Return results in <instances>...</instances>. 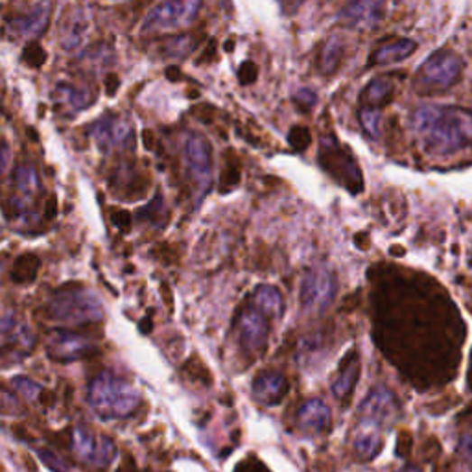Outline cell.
<instances>
[{
  "label": "cell",
  "mask_w": 472,
  "mask_h": 472,
  "mask_svg": "<svg viewBox=\"0 0 472 472\" xmlns=\"http://www.w3.org/2000/svg\"><path fill=\"white\" fill-rule=\"evenodd\" d=\"M95 351L93 343L70 330H54L47 339V353L56 362H72L89 356Z\"/></svg>",
  "instance_id": "12"
},
{
  "label": "cell",
  "mask_w": 472,
  "mask_h": 472,
  "mask_svg": "<svg viewBox=\"0 0 472 472\" xmlns=\"http://www.w3.org/2000/svg\"><path fill=\"white\" fill-rule=\"evenodd\" d=\"M459 454H461L463 459L472 463V434L461 438V441H459Z\"/></svg>",
  "instance_id": "42"
},
{
  "label": "cell",
  "mask_w": 472,
  "mask_h": 472,
  "mask_svg": "<svg viewBox=\"0 0 472 472\" xmlns=\"http://www.w3.org/2000/svg\"><path fill=\"white\" fill-rule=\"evenodd\" d=\"M310 141H312V135L307 125H293L288 134V144L295 152H305L310 146Z\"/></svg>",
  "instance_id": "34"
},
{
  "label": "cell",
  "mask_w": 472,
  "mask_h": 472,
  "mask_svg": "<svg viewBox=\"0 0 472 472\" xmlns=\"http://www.w3.org/2000/svg\"><path fill=\"white\" fill-rule=\"evenodd\" d=\"M399 415V404L395 395L384 388V385H376L369 392L366 401L360 406V422H369L375 426L388 424Z\"/></svg>",
  "instance_id": "11"
},
{
  "label": "cell",
  "mask_w": 472,
  "mask_h": 472,
  "mask_svg": "<svg viewBox=\"0 0 472 472\" xmlns=\"http://www.w3.org/2000/svg\"><path fill=\"white\" fill-rule=\"evenodd\" d=\"M111 222L115 227H118L122 233H127L132 227V214L127 210H116L111 208Z\"/></svg>",
  "instance_id": "39"
},
{
  "label": "cell",
  "mask_w": 472,
  "mask_h": 472,
  "mask_svg": "<svg viewBox=\"0 0 472 472\" xmlns=\"http://www.w3.org/2000/svg\"><path fill=\"white\" fill-rule=\"evenodd\" d=\"M226 51H227V52H231V51H233V42H231V41H229L227 45H226Z\"/></svg>",
  "instance_id": "50"
},
{
  "label": "cell",
  "mask_w": 472,
  "mask_h": 472,
  "mask_svg": "<svg viewBox=\"0 0 472 472\" xmlns=\"http://www.w3.org/2000/svg\"><path fill=\"white\" fill-rule=\"evenodd\" d=\"M72 452L85 463L95 467H107L115 456L116 449L107 438H98L83 428H74L72 434Z\"/></svg>",
  "instance_id": "10"
},
{
  "label": "cell",
  "mask_w": 472,
  "mask_h": 472,
  "mask_svg": "<svg viewBox=\"0 0 472 472\" xmlns=\"http://www.w3.org/2000/svg\"><path fill=\"white\" fill-rule=\"evenodd\" d=\"M49 19H51V8L45 5H39L14 17H6V24L17 37L28 39V37H37L45 32L49 26Z\"/></svg>",
  "instance_id": "18"
},
{
  "label": "cell",
  "mask_w": 472,
  "mask_h": 472,
  "mask_svg": "<svg viewBox=\"0 0 472 472\" xmlns=\"http://www.w3.org/2000/svg\"><path fill=\"white\" fill-rule=\"evenodd\" d=\"M412 130L434 155H452L472 146V111L456 106H421L412 113Z\"/></svg>",
  "instance_id": "1"
},
{
  "label": "cell",
  "mask_w": 472,
  "mask_h": 472,
  "mask_svg": "<svg viewBox=\"0 0 472 472\" xmlns=\"http://www.w3.org/2000/svg\"><path fill=\"white\" fill-rule=\"evenodd\" d=\"M137 220L143 224H148L155 229H164L168 220H170V212L164 203V196L161 192L155 194V198L143 208L137 210Z\"/></svg>",
  "instance_id": "27"
},
{
  "label": "cell",
  "mask_w": 472,
  "mask_h": 472,
  "mask_svg": "<svg viewBox=\"0 0 472 472\" xmlns=\"http://www.w3.org/2000/svg\"><path fill=\"white\" fill-rule=\"evenodd\" d=\"M23 61L32 69H39L47 61V54L37 45V42H30V45H26V49L23 51Z\"/></svg>",
  "instance_id": "36"
},
{
  "label": "cell",
  "mask_w": 472,
  "mask_h": 472,
  "mask_svg": "<svg viewBox=\"0 0 472 472\" xmlns=\"http://www.w3.org/2000/svg\"><path fill=\"white\" fill-rule=\"evenodd\" d=\"M143 139H144V146H146V150H153V148H155V137H153V132L144 130V132H143Z\"/></svg>",
  "instance_id": "46"
},
{
  "label": "cell",
  "mask_w": 472,
  "mask_h": 472,
  "mask_svg": "<svg viewBox=\"0 0 472 472\" xmlns=\"http://www.w3.org/2000/svg\"><path fill=\"white\" fill-rule=\"evenodd\" d=\"M89 135L104 153L135 148V127L122 115L107 113L91 124Z\"/></svg>",
  "instance_id": "7"
},
{
  "label": "cell",
  "mask_w": 472,
  "mask_h": 472,
  "mask_svg": "<svg viewBox=\"0 0 472 472\" xmlns=\"http://www.w3.org/2000/svg\"><path fill=\"white\" fill-rule=\"evenodd\" d=\"M89 28H91V24H89L88 14H85L83 10L74 12L72 17L67 21V24L63 28V33H61V47H63V51L76 52L85 42V37H88Z\"/></svg>",
  "instance_id": "22"
},
{
  "label": "cell",
  "mask_w": 472,
  "mask_h": 472,
  "mask_svg": "<svg viewBox=\"0 0 472 472\" xmlns=\"http://www.w3.org/2000/svg\"><path fill=\"white\" fill-rule=\"evenodd\" d=\"M201 0H162L155 6L143 24V33L155 35L181 30L196 19Z\"/></svg>",
  "instance_id": "6"
},
{
  "label": "cell",
  "mask_w": 472,
  "mask_h": 472,
  "mask_svg": "<svg viewBox=\"0 0 472 472\" xmlns=\"http://www.w3.org/2000/svg\"><path fill=\"white\" fill-rule=\"evenodd\" d=\"M88 401L100 419L113 421L132 415L141 403V395L130 382L104 371L91 382Z\"/></svg>",
  "instance_id": "2"
},
{
  "label": "cell",
  "mask_w": 472,
  "mask_h": 472,
  "mask_svg": "<svg viewBox=\"0 0 472 472\" xmlns=\"http://www.w3.org/2000/svg\"><path fill=\"white\" fill-rule=\"evenodd\" d=\"M467 384H468V390L472 392V351H470V362H468V371H467Z\"/></svg>",
  "instance_id": "48"
},
{
  "label": "cell",
  "mask_w": 472,
  "mask_h": 472,
  "mask_svg": "<svg viewBox=\"0 0 472 472\" xmlns=\"http://www.w3.org/2000/svg\"><path fill=\"white\" fill-rule=\"evenodd\" d=\"M253 303L261 312L273 316V318H281L284 312V301H282L281 292L268 284H263L255 290Z\"/></svg>",
  "instance_id": "25"
},
{
  "label": "cell",
  "mask_w": 472,
  "mask_h": 472,
  "mask_svg": "<svg viewBox=\"0 0 472 472\" xmlns=\"http://www.w3.org/2000/svg\"><path fill=\"white\" fill-rule=\"evenodd\" d=\"M393 89L395 88H393V83L390 79L376 78L364 89L360 100H362L364 107H376V109H380L384 104L392 102Z\"/></svg>",
  "instance_id": "26"
},
{
  "label": "cell",
  "mask_w": 472,
  "mask_h": 472,
  "mask_svg": "<svg viewBox=\"0 0 472 472\" xmlns=\"http://www.w3.org/2000/svg\"><path fill=\"white\" fill-rule=\"evenodd\" d=\"M49 314L60 323H95L104 319V305L95 292L78 284H69L52 295Z\"/></svg>",
  "instance_id": "3"
},
{
  "label": "cell",
  "mask_w": 472,
  "mask_h": 472,
  "mask_svg": "<svg viewBox=\"0 0 472 472\" xmlns=\"http://www.w3.org/2000/svg\"><path fill=\"white\" fill-rule=\"evenodd\" d=\"M415 51H417V42L413 39L388 41L373 52V56L367 60V67H385V65L401 63L406 58H410Z\"/></svg>",
  "instance_id": "20"
},
{
  "label": "cell",
  "mask_w": 472,
  "mask_h": 472,
  "mask_svg": "<svg viewBox=\"0 0 472 472\" xmlns=\"http://www.w3.org/2000/svg\"><path fill=\"white\" fill-rule=\"evenodd\" d=\"M256 78H259V69H256V65L253 61H244L242 67L238 69V79L242 85H249L253 81H256Z\"/></svg>",
  "instance_id": "40"
},
{
  "label": "cell",
  "mask_w": 472,
  "mask_h": 472,
  "mask_svg": "<svg viewBox=\"0 0 472 472\" xmlns=\"http://www.w3.org/2000/svg\"><path fill=\"white\" fill-rule=\"evenodd\" d=\"M397 472H421V470L417 467H404V468H401Z\"/></svg>",
  "instance_id": "49"
},
{
  "label": "cell",
  "mask_w": 472,
  "mask_h": 472,
  "mask_svg": "<svg viewBox=\"0 0 472 472\" xmlns=\"http://www.w3.org/2000/svg\"><path fill=\"white\" fill-rule=\"evenodd\" d=\"M382 450V436L380 426L369 422H358L356 436H355V452L362 461H369L376 458Z\"/></svg>",
  "instance_id": "23"
},
{
  "label": "cell",
  "mask_w": 472,
  "mask_h": 472,
  "mask_svg": "<svg viewBox=\"0 0 472 472\" xmlns=\"http://www.w3.org/2000/svg\"><path fill=\"white\" fill-rule=\"evenodd\" d=\"M37 456L52 472H69V465L63 459H60L56 454H52L51 450H37Z\"/></svg>",
  "instance_id": "38"
},
{
  "label": "cell",
  "mask_w": 472,
  "mask_h": 472,
  "mask_svg": "<svg viewBox=\"0 0 472 472\" xmlns=\"http://www.w3.org/2000/svg\"><path fill=\"white\" fill-rule=\"evenodd\" d=\"M461 74L463 60L450 51H440L421 65L413 88L419 95L443 93L459 81Z\"/></svg>",
  "instance_id": "4"
},
{
  "label": "cell",
  "mask_w": 472,
  "mask_h": 472,
  "mask_svg": "<svg viewBox=\"0 0 472 472\" xmlns=\"http://www.w3.org/2000/svg\"><path fill=\"white\" fill-rule=\"evenodd\" d=\"M52 97L58 107L67 109L69 115L81 113L97 102V93L93 89L79 88V85H74L70 81H60L52 91Z\"/></svg>",
  "instance_id": "17"
},
{
  "label": "cell",
  "mask_w": 472,
  "mask_h": 472,
  "mask_svg": "<svg viewBox=\"0 0 472 472\" xmlns=\"http://www.w3.org/2000/svg\"><path fill=\"white\" fill-rule=\"evenodd\" d=\"M284 393H286V380L281 373H275V371L261 375L253 384L255 399L268 406H273L279 401H282Z\"/></svg>",
  "instance_id": "21"
},
{
  "label": "cell",
  "mask_w": 472,
  "mask_h": 472,
  "mask_svg": "<svg viewBox=\"0 0 472 472\" xmlns=\"http://www.w3.org/2000/svg\"><path fill=\"white\" fill-rule=\"evenodd\" d=\"M150 180H146L132 162H122L115 168L109 178V187L116 196L125 198L127 201L143 198L148 190Z\"/></svg>",
  "instance_id": "15"
},
{
  "label": "cell",
  "mask_w": 472,
  "mask_h": 472,
  "mask_svg": "<svg viewBox=\"0 0 472 472\" xmlns=\"http://www.w3.org/2000/svg\"><path fill=\"white\" fill-rule=\"evenodd\" d=\"M181 76H183V74H181V70H180L178 67H168V70H166V78H168V79L178 81Z\"/></svg>",
  "instance_id": "47"
},
{
  "label": "cell",
  "mask_w": 472,
  "mask_h": 472,
  "mask_svg": "<svg viewBox=\"0 0 472 472\" xmlns=\"http://www.w3.org/2000/svg\"><path fill=\"white\" fill-rule=\"evenodd\" d=\"M319 164L330 178L346 187L351 194L364 190V178L360 166L347 146L339 144L334 135H325L319 146Z\"/></svg>",
  "instance_id": "5"
},
{
  "label": "cell",
  "mask_w": 472,
  "mask_h": 472,
  "mask_svg": "<svg viewBox=\"0 0 472 472\" xmlns=\"http://www.w3.org/2000/svg\"><path fill=\"white\" fill-rule=\"evenodd\" d=\"M10 346H14V349L5 356L12 355L14 360H21L32 351L33 338L30 329L23 323H17L15 316L10 310H6L3 316V349L6 351Z\"/></svg>",
  "instance_id": "16"
},
{
  "label": "cell",
  "mask_w": 472,
  "mask_h": 472,
  "mask_svg": "<svg viewBox=\"0 0 472 472\" xmlns=\"http://www.w3.org/2000/svg\"><path fill=\"white\" fill-rule=\"evenodd\" d=\"M14 183H15L19 192H23L26 196H32L39 189V176H37V171L33 170V166L21 164V166L15 168Z\"/></svg>",
  "instance_id": "30"
},
{
  "label": "cell",
  "mask_w": 472,
  "mask_h": 472,
  "mask_svg": "<svg viewBox=\"0 0 472 472\" xmlns=\"http://www.w3.org/2000/svg\"><path fill=\"white\" fill-rule=\"evenodd\" d=\"M360 124L369 139L376 141L382 135V113L376 107H362L358 113Z\"/></svg>",
  "instance_id": "32"
},
{
  "label": "cell",
  "mask_w": 472,
  "mask_h": 472,
  "mask_svg": "<svg viewBox=\"0 0 472 472\" xmlns=\"http://www.w3.org/2000/svg\"><path fill=\"white\" fill-rule=\"evenodd\" d=\"M118 88H120L118 76H116V74H107V76H106V95L113 98V97L116 95Z\"/></svg>",
  "instance_id": "43"
},
{
  "label": "cell",
  "mask_w": 472,
  "mask_h": 472,
  "mask_svg": "<svg viewBox=\"0 0 472 472\" xmlns=\"http://www.w3.org/2000/svg\"><path fill=\"white\" fill-rule=\"evenodd\" d=\"M360 373V362L356 353H349V356L343 360V367L341 373L338 375V378L332 384V393L336 399L339 401H346L349 397V393L353 392L356 378Z\"/></svg>",
  "instance_id": "24"
},
{
  "label": "cell",
  "mask_w": 472,
  "mask_h": 472,
  "mask_svg": "<svg viewBox=\"0 0 472 472\" xmlns=\"http://www.w3.org/2000/svg\"><path fill=\"white\" fill-rule=\"evenodd\" d=\"M341 56H343V42L339 37H330L321 52H319V58H318V69L321 74L325 76H330L338 70L339 67V61H341Z\"/></svg>",
  "instance_id": "28"
},
{
  "label": "cell",
  "mask_w": 472,
  "mask_h": 472,
  "mask_svg": "<svg viewBox=\"0 0 472 472\" xmlns=\"http://www.w3.org/2000/svg\"><path fill=\"white\" fill-rule=\"evenodd\" d=\"M10 146L6 141H3V171H8L10 168Z\"/></svg>",
  "instance_id": "45"
},
{
  "label": "cell",
  "mask_w": 472,
  "mask_h": 472,
  "mask_svg": "<svg viewBox=\"0 0 472 472\" xmlns=\"http://www.w3.org/2000/svg\"><path fill=\"white\" fill-rule=\"evenodd\" d=\"M240 174H242V170H240V164L238 161L229 155L227 161H226V166H224V176L220 180V190L222 192H231L235 187H238L240 183Z\"/></svg>",
  "instance_id": "33"
},
{
  "label": "cell",
  "mask_w": 472,
  "mask_h": 472,
  "mask_svg": "<svg viewBox=\"0 0 472 472\" xmlns=\"http://www.w3.org/2000/svg\"><path fill=\"white\" fill-rule=\"evenodd\" d=\"M185 166L194 187L196 203L199 205L212 183V148L205 137L198 134L189 135L185 141Z\"/></svg>",
  "instance_id": "8"
},
{
  "label": "cell",
  "mask_w": 472,
  "mask_h": 472,
  "mask_svg": "<svg viewBox=\"0 0 472 472\" xmlns=\"http://www.w3.org/2000/svg\"><path fill=\"white\" fill-rule=\"evenodd\" d=\"M336 277L327 268H312L301 284V305L310 314L325 312L336 297Z\"/></svg>",
  "instance_id": "9"
},
{
  "label": "cell",
  "mask_w": 472,
  "mask_h": 472,
  "mask_svg": "<svg viewBox=\"0 0 472 472\" xmlns=\"http://www.w3.org/2000/svg\"><path fill=\"white\" fill-rule=\"evenodd\" d=\"M196 47H198V39L194 35H176V37L164 39L161 42L159 51L164 58L181 60V58H187Z\"/></svg>",
  "instance_id": "29"
},
{
  "label": "cell",
  "mask_w": 472,
  "mask_h": 472,
  "mask_svg": "<svg viewBox=\"0 0 472 472\" xmlns=\"http://www.w3.org/2000/svg\"><path fill=\"white\" fill-rule=\"evenodd\" d=\"M305 3V0H279V6H281V12L290 17L293 15L299 8H301V5Z\"/></svg>",
  "instance_id": "41"
},
{
  "label": "cell",
  "mask_w": 472,
  "mask_h": 472,
  "mask_svg": "<svg viewBox=\"0 0 472 472\" xmlns=\"http://www.w3.org/2000/svg\"><path fill=\"white\" fill-rule=\"evenodd\" d=\"M238 338L245 351H261L266 346L268 338V323L264 312H261L256 307L244 310L238 318Z\"/></svg>",
  "instance_id": "14"
},
{
  "label": "cell",
  "mask_w": 472,
  "mask_h": 472,
  "mask_svg": "<svg viewBox=\"0 0 472 472\" xmlns=\"http://www.w3.org/2000/svg\"><path fill=\"white\" fill-rule=\"evenodd\" d=\"M293 104L299 107L301 113H309L318 104V95L312 89H299L293 97Z\"/></svg>",
  "instance_id": "37"
},
{
  "label": "cell",
  "mask_w": 472,
  "mask_h": 472,
  "mask_svg": "<svg viewBox=\"0 0 472 472\" xmlns=\"http://www.w3.org/2000/svg\"><path fill=\"white\" fill-rule=\"evenodd\" d=\"M45 214H47L49 220H54V218H56V214H58V199H56L54 194H52V196L49 198V201H47Z\"/></svg>",
  "instance_id": "44"
},
{
  "label": "cell",
  "mask_w": 472,
  "mask_h": 472,
  "mask_svg": "<svg viewBox=\"0 0 472 472\" xmlns=\"http://www.w3.org/2000/svg\"><path fill=\"white\" fill-rule=\"evenodd\" d=\"M297 424L307 434H321L330 426V410L323 401L312 399L299 408Z\"/></svg>",
  "instance_id": "19"
},
{
  "label": "cell",
  "mask_w": 472,
  "mask_h": 472,
  "mask_svg": "<svg viewBox=\"0 0 472 472\" xmlns=\"http://www.w3.org/2000/svg\"><path fill=\"white\" fill-rule=\"evenodd\" d=\"M37 270H39V259L35 255H32V253L21 255L14 266V281L32 282L37 275Z\"/></svg>",
  "instance_id": "31"
},
{
  "label": "cell",
  "mask_w": 472,
  "mask_h": 472,
  "mask_svg": "<svg viewBox=\"0 0 472 472\" xmlns=\"http://www.w3.org/2000/svg\"><path fill=\"white\" fill-rule=\"evenodd\" d=\"M12 385H14V390H17V392H19L21 395H24L26 399H35V397L42 392V388H41V385H39L37 382L26 378V376H15V378L12 380Z\"/></svg>",
  "instance_id": "35"
},
{
  "label": "cell",
  "mask_w": 472,
  "mask_h": 472,
  "mask_svg": "<svg viewBox=\"0 0 472 472\" xmlns=\"http://www.w3.org/2000/svg\"><path fill=\"white\" fill-rule=\"evenodd\" d=\"M385 15V0H353L338 15L343 26L355 30H373Z\"/></svg>",
  "instance_id": "13"
}]
</instances>
